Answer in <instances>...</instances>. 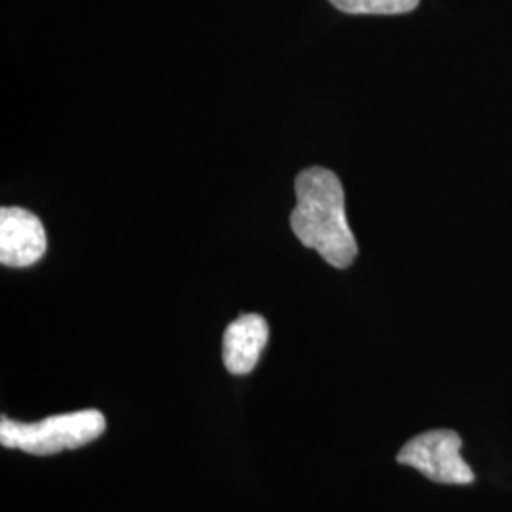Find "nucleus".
<instances>
[{
  "mask_svg": "<svg viewBox=\"0 0 512 512\" xmlns=\"http://www.w3.org/2000/svg\"><path fill=\"white\" fill-rule=\"evenodd\" d=\"M291 213L294 236L317 251L330 266L344 270L357 258V239L346 217V194L338 175L325 167L304 169L296 181Z\"/></svg>",
  "mask_w": 512,
  "mask_h": 512,
  "instance_id": "obj_1",
  "label": "nucleus"
},
{
  "mask_svg": "<svg viewBox=\"0 0 512 512\" xmlns=\"http://www.w3.org/2000/svg\"><path fill=\"white\" fill-rule=\"evenodd\" d=\"M107 421L99 410H78L50 416L37 423H19L2 416L0 442L31 456H54L90 444L105 433Z\"/></svg>",
  "mask_w": 512,
  "mask_h": 512,
  "instance_id": "obj_2",
  "label": "nucleus"
},
{
  "mask_svg": "<svg viewBox=\"0 0 512 512\" xmlns=\"http://www.w3.org/2000/svg\"><path fill=\"white\" fill-rule=\"evenodd\" d=\"M463 440L456 431L435 429L408 440L397 461L439 484H471L475 473L461 458Z\"/></svg>",
  "mask_w": 512,
  "mask_h": 512,
  "instance_id": "obj_3",
  "label": "nucleus"
},
{
  "mask_svg": "<svg viewBox=\"0 0 512 512\" xmlns=\"http://www.w3.org/2000/svg\"><path fill=\"white\" fill-rule=\"evenodd\" d=\"M46 253L44 226L27 209H0V262L10 268L33 266Z\"/></svg>",
  "mask_w": 512,
  "mask_h": 512,
  "instance_id": "obj_4",
  "label": "nucleus"
},
{
  "mask_svg": "<svg viewBox=\"0 0 512 512\" xmlns=\"http://www.w3.org/2000/svg\"><path fill=\"white\" fill-rule=\"evenodd\" d=\"M268 338V323L258 313H245L230 323L222 340V359L226 370L236 376L249 374L266 348Z\"/></svg>",
  "mask_w": 512,
  "mask_h": 512,
  "instance_id": "obj_5",
  "label": "nucleus"
},
{
  "mask_svg": "<svg viewBox=\"0 0 512 512\" xmlns=\"http://www.w3.org/2000/svg\"><path fill=\"white\" fill-rule=\"evenodd\" d=\"M330 4L346 14L397 16L418 8L420 0H330Z\"/></svg>",
  "mask_w": 512,
  "mask_h": 512,
  "instance_id": "obj_6",
  "label": "nucleus"
}]
</instances>
